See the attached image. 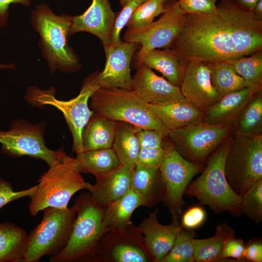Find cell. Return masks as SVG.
<instances>
[{"label": "cell", "mask_w": 262, "mask_h": 262, "mask_svg": "<svg viewBox=\"0 0 262 262\" xmlns=\"http://www.w3.org/2000/svg\"><path fill=\"white\" fill-rule=\"evenodd\" d=\"M169 48L186 65L233 60L262 49V21L252 11L220 0L214 13H186Z\"/></svg>", "instance_id": "6da1fadb"}, {"label": "cell", "mask_w": 262, "mask_h": 262, "mask_svg": "<svg viewBox=\"0 0 262 262\" xmlns=\"http://www.w3.org/2000/svg\"><path fill=\"white\" fill-rule=\"evenodd\" d=\"M232 135L233 133L210 155L200 174L190 182L184 195L196 198L200 205L208 206L216 214L227 212L239 217L242 215L241 196L230 187L224 170Z\"/></svg>", "instance_id": "7a4b0ae2"}, {"label": "cell", "mask_w": 262, "mask_h": 262, "mask_svg": "<svg viewBox=\"0 0 262 262\" xmlns=\"http://www.w3.org/2000/svg\"><path fill=\"white\" fill-rule=\"evenodd\" d=\"M76 218L69 241L51 262H94L98 242L107 231L103 227L105 207L96 204L89 193H82L71 207Z\"/></svg>", "instance_id": "3957f363"}, {"label": "cell", "mask_w": 262, "mask_h": 262, "mask_svg": "<svg viewBox=\"0 0 262 262\" xmlns=\"http://www.w3.org/2000/svg\"><path fill=\"white\" fill-rule=\"evenodd\" d=\"M78 170L75 158L65 153L42 174L35 191L30 196V214L35 216L44 209H67L72 196L82 189L89 190Z\"/></svg>", "instance_id": "277c9868"}, {"label": "cell", "mask_w": 262, "mask_h": 262, "mask_svg": "<svg viewBox=\"0 0 262 262\" xmlns=\"http://www.w3.org/2000/svg\"><path fill=\"white\" fill-rule=\"evenodd\" d=\"M32 25L40 36L42 54L50 70L72 72L79 66L78 56L68 45L72 16L56 15L45 4L38 5L31 15Z\"/></svg>", "instance_id": "5b68a950"}, {"label": "cell", "mask_w": 262, "mask_h": 262, "mask_svg": "<svg viewBox=\"0 0 262 262\" xmlns=\"http://www.w3.org/2000/svg\"><path fill=\"white\" fill-rule=\"evenodd\" d=\"M90 99L92 111L107 118L141 129L156 130L167 135L168 131L148 103L133 90L99 87Z\"/></svg>", "instance_id": "8992f818"}, {"label": "cell", "mask_w": 262, "mask_h": 262, "mask_svg": "<svg viewBox=\"0 0 262 262\" xmlns=\"http://www.w3.org/2000/svg\"><path fill=\"white\" fill-rule=\"evenodd\" d=\"M42 211L41 222L28 235L21 262H38L44 256L55 255L69 241L76 218L72 208Z\"/></svg>", "instance_id": "52a82bcc"}, {"label": "cell", "mask_w": 262, "mask_h": 262, "mask_svg": "<svg viewBox=\"0 0 262 262\" xmlns=\"http://www.w3.org/2000/svg\"><path fill=\"white\" fill-rule=\"evenodd\" d=\"M224 170L230 187L240 196L262 179V134L246 137L233 133Z\"/></svg>", "instance_id": "ba28073f"}, {"label": "cell", "mask_w": 262, "mask_h": 262, "mask_svg": "<svg viewBox=\"0 0 262 262\" xmlns=\"http://www.w3.org/2000/svg\"><path fill=\"white\" fill-rule=\"evenodd\" d=\"M232 133L233 123L200 122L169 131L166 137L184 158L194 163L205 164L210 155Z\"/></svg>", "instance_id": "9c48e42d"}, {"label": "cell", "mask_w": 262, "mask_h": 262, "mask_svg": "<svg viewBox=\"0 0 262 262\" xmlns=\"http://www.w3.org/2000/svg\"><path fill=\"white\" fill-rule=\"evenodd\" d=\"M97 72L92 73L84 80L79 94L67 101L57 99L52 90L32 89L29 96L32 100L41 105H52L63 113L73 138V149L77 154L82 151L83 130L94 114L88 106V100L99 88L96 80Z\"/></svg>", "instance_id": "30bf717a"}, {"label": "cell", "mask_w": 262, "mask_h": 262, "mask_svg": "<svg viewBox=\"0 0 262 262\" xmlns=\"http://www.w3.org/2000/svg\"><path fill=\"white\" fill-rule=\"evenodd\" d=\"M94 262H154L138 226L111 229L100 239Z\"/></svg>", "instance_id": "8fae6325"}, {"label": "cell", "mask_w": 262, "mask_h": 262, "mask_svg": "<svg viewBox=\"0 0 262 262\" xmlns=\"http://www.w3.org/2000/svg\"><path fill=\"white\" fill-rule=\"evenodd\" d=\"M204 164H197L181 155L170 143L166 144L163 163L159 168L165 185V206L172 216H180L184 205L183 196L187 186Z\"/></svg>", "instance_id": "7c38bea8"}, {"label": "cell", "mask_w": 262, "mask_h": 262, "mask_svg": "<svg viewBox=\"0 0 262 262\" xmlns=\"http://www.w3.org/2000/svg\"><path fill=\"white\" fill-rule=\"evenodd\" d=\"M43 134L41 125L17 122L8 131L0 130V143L2 151L12 156L25 155L39 159L49 166L64 151L48 148Z\"/></svg>", "instance_id": "4fadbf2b"}, {"label": "cell", "mask_w": 262, "mask_h": 262, "mask_svg": "<svg viewBox=\"0 0 262 262\" xmlns=\"http://www.w3.org/2000/svg\"><path fill=\"white\" fill-rule=\"evenodd\" d=\"M162 15L143 32L124 37L125 41L141 45L136 60L150 50L169 48L182 28L186 14L178 1L167 6L166 10Z\"/></svg>", "instance_id": "5bb4252c"}, {"label": "cell", "mask_w": 262, "mask_h": 262, "mask_svg": "<svg viewBox=\"0 0 262 262\" xmlns=\"http://www.w3.org/2000/svg\"><path fill=\"white\" fill-rule=\"evenodd\" d=\"M138 45L125 41L103 45L106 63L103 70L97 73L96 77L99 87L132 90L131 62Z\"/></svg>", "instance_id": "9a60e30c"}, {"label": "cell", "mask_w": 262, "mask_h": 262, "mask_svg": "<svg viewBox=\"0 0 262 262\" xmlns=\"http://www.w3.org/2000/svg\"><path fill=\"white\" fill-rule=\"evenodd\" d=\"M180 87L186 100L205 112L221 98L212 84L210 67L203 62L187 63Z\"/></svg>", "instance_id": "2e32d148"}, {"label": "cell", "mask_w": 262, "mask_h": 262, "mask_svg": "<svg viewBox=\"0 0 262 262\" xmlns=\"http://www.w3.org/2000/svg\"><path fill=\"white\" fill-rule=\"evenodd\" d=\"M158 212L156 208L138 226L154 262H161L171 249L182 229L179 219L180 216H172L171 222L164 225L158 221Z\"/></svg>", "instance_id": "e0dca14e"}, {"label": "cell", "mask_w": 262, "mask_h": 262, "mask_svg": "<svg viewBox=\"0 0 262 262\" xmlns=\"http://www.w3.org/2000/svg\"><path fill=\"white\" fill-rule=\"evenodd\" d=\"M132 77V90L148 104L161 105L184 98L180 87L141 64Z\"/></svg>", "instance_id": "ac0fdd59"}, {"label": "cell", "mask_w": 262, "mask_h": 262, "mask_svg": "<svg viewBox=\"0 0 262 262\" xmlns=\"http://www.w3.org/2000/svg\"><path fill=\"white\" fill-rule=\"evenodd\" d=\"M115 18L109 0H92L84 13L72 17L70 35L87 32L98 37L103 45L110 44Z\"/></svg>", "instance_id": "d6986e66"}, {"label": "cell", "mask_w": 262, "mask_h": 262, "mask_svg": "<svg viewBox=\"0 0 262 262\" xmlns=\"http://www.w3.org/2000/svg\"><path fill=\"white\" fill-rule=\"evenodd\" d=\"M131 189L141 199L142 206L152 208L165 197V185L159 168L136 165L131 172Z\"/></svg>", "instance_id": "ffe728a7"}, {"label": "cell", "mask_w": 262, "mask_h": 262, "mask_svg": "<svg viewBox=\"0 0 262 262\" xmlns=\"http://www.w3.org/2000/svg\"><path fill=\"white\" fill-rule=\"evenodd\" d=\"M131 171L121 165L109 173L97 178L88 190L94 202L105 207L120 198L131 189Z\"/></svg>", "instance_id": "44dd1931"}, {"label": "cell", "mask_w": 262, "mask_h": 262, "mask_svg": "<svg viewBox=\"0 0 262 262\" xmlns=\"http://www.w3.org/2000/svg\"><path fill=\"white\" fill-rule=\"evenodd\" d=\"M168 131L203 122L205 112L185 98L161 105L148 104Z\"/></svg>", "instance_id": "7402d4cb"}, {"label": "cell", "mask_w": 262, "mask_h": 262, "mask_svg": "<svg viewBox=\"0 0 262 262\" xmlns=\"http://www.w3.org/2000/svg\"><path fill=\"white\" fill-rule=\"evenodd\" d=\"M136 61L137 66L142 64L158 71L172 84L180 87L186 65L170 48L150 50Z\"/></svg>", "instance_id": "603a6c76"}, {"label": "cell", "mask_w": 262, "mask_h": 262, "mask_svg": "<svg viewBox=\"0 0 262 262\" xmlns=\"http://www.w3.org/2000/svg\"><path fill=\"white\" fill-rule=\"evenodd\" d=\"M253 95L245 87L224 95L207 110L203 122L212 124L233 123Z\"/></svg>", "instance_id": "cb8c5ba5"}, {"label": "cell", "mask_w": 262, "mask_h": 262, "mask_svg": "<svg viewBox=\"0 0 262 262\" xmlns=\"http://www.w3.org/2000/svg\"><path fill=\"white\" fill-rule=\"evenodd\" d=\"M117 124L94 112L82 131V152L112 147Z\"/></svg>", "instance_id": "d4e9b609"}, {"label": "cell", "mask_w": 262, "mask_h": 262, "mask_svg": "<svg viewBox=\"0 0 262 262\" xmlns=\"http://www.w3.org/2000/svg\"><path fill=\"white\" fill-rule=\"evenodd\" d=\"M75 159L81 173H91L96 179L109 173L121 165L112 147L83 151L77 154Z\"/></svg>", "instance_id": "484cf974"}, {"label": "cell", "mask_w": 262, "mask_h": 262, "mask_svg": "<svg viewBox=\"0 0 262 262\" xmlns=\"http://www.w3.org/2000/svg\"><path fill=\"white\" fill-rule=\"evenodd\" d=\"M140 129L128 123L117 122L112 146L120 164L131 171L136 165L141 148L137 136Z\"/></svg>", "instance_id": "4316f807"}, {"label": "cell", "mask_w": 262, "mask_h": 262, "mask_svg": "<svg viewBox=\"0 0 262 262\" xmlns=\"http://www.w3.org/2000/svg\"><path fill=\"white\" fill-rule=\"evenodd\" d=\"M140 197L131 189L123 196L105 207L103 227L106 231L124 228L131 223L133 212L142 206Z\"/></svg>", "instance_id": "83f0119b"}, {"label": "cell", "mask_w": 262, "mask_h": 262, "mask_svg": "<svg viewBox=\"0 0 262 262\" xmlns=\"http://www.w3.org/2000/svg\"><path fill=\"white\" fill-rule=\"evenodd\" d=\"M235 235V231L226 222L216 227L215 234L205 239L195 238V262H226L222 251L226 240Z\"/></svg>", "instance_id": "f1b7e54d"}, {"label": "cell", "mask_w": 262, "mask_h": 262, "mask_svg": "<svg viewBox=\"0 0 262 262\" xmlns=\"http://www.w3.org/2000/svg\"><path fill=\"white\" fill-rule=\"evenodd\" d=\"M28 235L12 223L0 224V262H21Z\"/></svg>", "instance_id": "f546056e"}, {"label": "cell", "mask_w": 262, "mask_h": 262, "mask_svg": "<svg viewBox=\"0 0 262 262\" xmlns=\"http://www.w3.org/2000/svg\"><path fill=\"white\" fill-rule=\"evenodd\" d=\"M233 133L246 137L262 134V91L253 94L233 123Z\"/></svg>", "instance_id": "4dcf8cb0"}, {"label": "cell", "mask_w": 262, "mask_h": 262, "mask_svg": "<svg viewBox=\"0 0 262 262\" xmlns=\"http://www.w3.org/2000/svg\"><path fill=\"white\" fill-rule=\"evenodd\" d=\"M253 94L262 91V49L228 61Z\"/></svg>", "instance_id": "1f68e13d"}, {"label": "cell", "mask_w": 262, "mask_h": 262, "mask_svg": "<svg viewBox=\"0 0 262 262\" xmlns=\"http://www.w3.org/2000/svg\"><path fill=\"white\" fill-rule=\"evenodd\" d=\"M207 63L212 84L221 97L245 87L244 80L228 61Z\"/></svg>", "instance_id": "d6a6232c"}, {"label": "cell", "mask_w": 262, "mask_h": 262, "mask_svg": "<svg viewBox=\"0 0 262 262\" xmlns=\"http://www.w3.org/2000/svg\"><path fill=\"white\" fill-rule=\"evenodd\" d=\"M167 6L164 0H147L140 4L128 21L124 37L139 33L153 22L156 16L165 12Z\"/></svg>", "instance_id": "836d02e7"}, {"label": "cell", "mask_w": 262, "mask_h": 262, "mask_svg": "<svg viewBox=\"0 0 262 262\" xmlns=\"http://www.w3.org/2000/svg\"><path fill=\"white\" fill-rule=\"evenodd\" d=\"M194 230L184 229L178 234L169 252L161 262H195Z\"/></svg>", "instance_id": "e575fe53"}, {"label": "cell", "mask_w": 262, "mask_h": 262, "mask_svg": "<svg viewBox=\"0 0 262 262\" xmlns=\"http://www.w3.org/2000/svg\"><path fill=\"white\" fill-rule=\"evenodd\" d=\"M242 214L259 225L262 221V179L241 196Z\"/></svg>", "instance_id": "d590c367"}, {"label": "cell", "mask_w": 262, "mask_h": 262, "mask_svg": "<svg viewBox=\"0 0 262 262\" xmlns=\"http://www.w3.org/2000/svg\"><path fill=\"white\" fill-rule=\"evenodd\" d=\"M147 0H128L122 6V10L116 15L111 34V43L118 44L122 41L120 33L126 26L130 17L137 7Z\"/></svg>", "instance_id": "8d00e7d4"}, {"label": "cell", "mask_w": 262, "mask_h": 262, "mask_svg": "<svg viewBox=\"0 0 262 262\" xmlns=\"http://www.w3.org/2000/svg\"><path fill=\"white\" fill-rule=\"evenodd\" d=\"M245 244L241 238L235 235L228 238L224 243L222 258L226 262H245Z\"/></svg>", "instance_id": "74e56055"}, {"label": "cell", "mask_w": 262, "mask_h": 262, "mask_svg": "<svg viewBox=\"0 0 262 262\" xmlns=\"http://www.w3.org/2000/svg\"><path fill=\"white\" fill-rule=\"evenodd\" d=\"M164 154L165 148H141L136 165L149 168H159Z\"/></svg>", "instance_id": "f35d334b"}, {"label": "cell", "mask_w": 262, "mask_h": 262, "mask_svg": "<svg viewBox=\"0 0 262 262\" xmlns=\"http://www.w3.org/2000/svg\"><path fill=\"white\" fill-rule=\"evenodd\" d=\"M217 0H178L185 13L212 14L217 11Z\"/></svg>", "instance_id": "ab89813d"}, {"label": "cell", "mask_w": 262, "mask_h": 262, "mask_svg": "<svg viewBox=\"0 0 262 262\" xmlns=\"http://www.w3.org/2000/svg\"><path fill=\"white\" fill-rule=\"evenodd\" d=\"M36 188V185L27 189L15 191L9 182L0 179V209L12 201L30 196Z\"/></svg>", "instance_id": "60d3db41"}, {"label": "cell", "mask_w": 262, "mask_h": 262, "mask_svg": "<svg viewBox=\"0 0 262 262\" xmlns=\"http://www.w3.org/2000/svg\"><path fill=\"white\" fill-rule=\"evenodd\" d=\"M137 136L140 148H165L166 136L162 132L149 129H140Z\"/></svg>", "instance_id": "b9f144b4"}, {"label": "cell", "mask_w": 262, "mask_h": 262, "mask_svg": "<svg viewBox=\"0 0 262 262\" xmlns=\"http://www.w3.org/2000/svg\"><path fill=\"white\" fill-rule=\"evenodd\" d=\"M206 218V213L200 206L189 208L182 216L180 225L185 229L194 230L201 226Z\"/></svg>", "instance_id": "7bdbcfd3"}, {"label": "cell", "mask_w": 262, "mask_h": 262, "mask_svg": "<svg viewBox=\"0 0 262 262\" xmlns=\"http://www.w3.org/2000/svg\"><path fill=\"white\" fill-rule=\"evenodd\" d=\"M246 262H262V241L260 238H251L245 244Z\"/></svg>", "instance_id": "ee69618b"}, {"label": "cell", "mask_w": 262, "mask_h": 262, "mask_svg": "<svg viewBox=\"0 0 262 262\" xmlns=\"http://www.w3.org/2000/svg\"><path fill=\"white\" fill-rule=\"evenodd\" d=\"M31 3V0H0V27L5 26L7 23L9 7L11 4H21L29 6Z\"/></svg>", "instance_id": "f6af8a7d"}, {"label": "cell", "mask_w": 262, "mask_h": 262, "mask_svg": "<svg viewBox=\"0 0 262 262\" xmlns=\"http://www.w3.org/2000/svg\"><path fill=\"white\" fill-rule=\"evenodd\" d=\"M233 3L244 9L252 11L259 0H223Z\"/></svg>", "instance_id": "bcb514c9"}, {"label": "cell", "mask_w": 262, "mask_h": 262, "mask_svg": "<svg viewBox=\"0 0 262 262\" xmlns=\"http://www.w3.org/2000/svg\"><path fill=\"white\" fill-rule=\"evenodd\" d=\"M252 12L255 18L262 21V0H259L252 10Z\"/></svg>", "instance_id": "7dc6e473"}, {"label": "cell", "mask_w": 262, "mask_h": 262, "mask_svg": "<svg viewBox=\"0 0 262 262\" xmlns=\"http://www.w3.org/2000/svg\"><path fill=\"white\" fill-rule=\"evenodd\" d=\"M178 0H164L166 6L177 1Z\"/></svg>", "instance_id": "c3c4849f"}, {"label": "cell", "mask_w": 262, "mask_h": 262, "mask_svg": "<svg viewBox=\"0 0 262 262\" xmlns=\"http://www.w3.org/2000/svg\"><path fill=\"white\" fill-rule=\"evenodd\" d=\"M13 65H0V68H13Z\"/></svg>", "instance_id": "681fc988"}, {"label": "cell", "mask_w": 262, "mask_h": 262, "mask_svg": "<svg viewBox=\"0 0 262 262\" xmlns=\"http://www.w3.org/2000/svg\"><path fill=\"white\" fill-rule=\"evenodd\" d=\"M128 0H119L120 3L123 6Z\"/></svg>", "instance_id": "f907efd6"}]
</instances>
